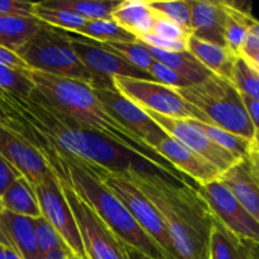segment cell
<instances>
[{
    "mask_svg": "<svg viewBox=\"0 0 259 259\" xmlns=\"http://www.w3.org/2000/svg\"><path fill=\"white\" fill-rule=\"evenodd\" d=\"M0 106L27 121L56 151L89 166L118 175L139 174L174 177L134 152L50 108L33 91L28 98L0 93Z\"/></svg>",
    "mask_w": 259,
    "mask_h": 259,
    "instance_id": "6da1fadb",
    "label": "cell"
},
{
    "mask_svg": "<svg viewBox=\"0 0 259 259\" xmlns=\"http://www.w3.org/2000/svg\"><path fill=\"white\" fill-rule=\"evenodd\" d=\"M147 199L163 222L175 259H209L214 215L192 185L175 177L124 175Z\"/></svg>",
    "mask_w": 259,
    "mask_h": 259,
    "instance_id": "7a4b0ae2",
    "label": "cell"
},
{
    "mask_svg": "<svg viewBox=\"0 0 259 259\" xmlns=\"http://www.w3.org/2000/svg\"><path fill=\"white\" fill-rule=\"evenodd\" d=\"M29 77L34 85L33 93L50 108L68 116L80 125L110 139L114 143L134 152L143 159L187 184L184 175L180 174L168 161L143 143L136 134L108 113L90 83L32 70H29Z\"/></svg>",
    "mask_w": 259,
    "mask_h": 259,
    "instance_id": "3957f363",
    "label": "cell"
},
{
    "mask_svg": "<svg viewBox=\"0 0 259 259\" xmlns=\"http://www.w3.org/2000/svg\"><path fill=\"white\" fill-rule=\"evenodd\" d=\"M58 180L67 182L72 191L103 220L104 224L128 247L153 259H171L153 239L148 237L132 218L120 200L106 189L105 185L85 166L73 157L51 151L45 157Z\"/></svg>",
    "mask_w": 259,
    "mask_h": 259,
    "instance_id": "277c9868",
    "label": "cell"
},
{
    "mask_svg": "<svg viewBox=\"0 0 259 259\" xmlns=\"http://www.w3.org/2000/svg\"><path fill=\"white\" fill-rule=\"evenodd\" d=\"M175 90L185 101L196 108L210 125L248 141L258 139V129L245 113L239 91L227 78L211 73L202 82Z\"/></svg>",
    "mask_w": 259,
    "mask_h": 259,
    "instance_id": "5b68a950",
    "label": "cell"
},
{
    "mask_svg": "<svg viewBox=\"0 0 259 259\" xmlns=\"http://www.w3.org/2000/svg\"><path fill=\"white\" fill-rule=\"evenodd\" d=\"M15 55L32 71L86 81L90 85L95 81L76 56L70 38L62 29L48 24H43Z\"/></svg>",
    "mask_w": 259,
    "mask_h": 259,
    "instance_id": "8992f818",
    "label": "cell"
},
{
    "mask_svg": "<svg viewBox=\"0 0 259 259\" xmlns=\"http://www.w3.org/2000/svg\"><path fill=\"white\" fill-rule=\"evenodd\" d=\"M85 166L105 185L106 189L110 190L120 200L121 204L126 207L129 214L142 228V230L151 239H153L169 258L175 259L174 248L168 233L151 201L124 175L111 174L105 169L89 166L86 163Z\"/></svg>",
    "mask_w": 259,
    "mask_h": 259,
    "instance_id": "52a82bcc",
    "label": "cell"
},
{
    "mask_svg": "<svg viewBox=\"0 0 259 259\" xmlns=\"http://www.w3.org/2000/svg\"><path fill=\"white\" fill-rule=\"evenodd\" d=\"M114 88L139 108L175 119H191L209 124L207 119L177 94L174 88L156 81L129 77H113Z\"/></svg>",
    "mask_w": 259,
    "mask_h": 259,
    "instance_id": "ba28073f",
    "label": "cell"
},
{
    "mask_svg": "<svg viewBox=\"0 0 259 259\" xmlns=\"http://www.w3.org/2000/svg\"><path fill=\"white\" fill-rule=\"evenodd\" d=\"M58 184L75 218L86 258L129 259L125 244L104 224L103 220L90 209V206H88L72 191L67 182L58 180Z\"/></svg>",
    "mask_w": 259,
    "mask_h": 259,
    "instance_id": "9c48e42d",
    "label": "cell"
},
{
    "mask_svg": "<svg viewBox=\"0 0 259 259\" xmlns=\"http://www.w3.org/2000/svg\"><path fill=\"white\" fill-rule=\"evenodd\" d=\"M70 38L71 46L83 67L94 76L91 88L114 86L113 77H129L137 80L154 81L148 72L133 67L114 53L109 52L96 40L89 39L77 33L63 30Z\"/></svg>",
    "mask_w": 259,
    "mask_h": 259,
    "instance_id": "30bf717a",
    "label": "cell"
},
{
    "mask_svg": "<svg viewBox=\"0 0 259 259\" xmlns=\"http://www.w3.org/2000/svg\"><path fill=\"white\" fill-rule=\"evenodd\" d=\"M42 217L61 235L65 244L78 259H88L80 232L70 205L66 201L57 177L52 176L40 184L32 185Z\"/></svg>",
    "mask_w": 259,
    "mask_h": 259,
    "instance_id": "8fae6325",
    "label": "cell"
},
{
    "mask_svg": "<svg viewBox=\"0 0 259 259\" xmlns=\"http://www.w3.org/2000/svg\"><path fill=\"white\" fill-rule=\"evenodd\" d=\"M143 110L167 136L174 138L190 151L201 156L222 172L229 168L239 159L215 144L191 119L168 118V116L159 115L148 109H143Z\"/></svg>",
    "mask_w": 259,
    "mask_h": 259,
    "instance_id": "7c38bea8",
    "label": "cell"
},
{
    "mask_svg": "<svg viewBox=\"0 0 259 259\" xmlns=\"http://www.w3.org/2000/svg\"><path fill=\"white\" fill-rule=\"evenodd\" d=\"M196 190L206 201L212 215L238 237L259 242V222L235 199L232 192L218 180L196 185Z\"/></svg>",
    "mask_w": 259,
    "mask_h": 259,
    "instance_id": "4fadbf2b",
    "label": "cell"
},
{
    "mask_svg": "<svg viewBox=\"0 0 259 259\" xmlns=\"http://www.w3.org/2000/svg\"><path fill=\"white\" fill-rule=\"evenodd\" d=\"M93 89L108 113L152 149L156 151V147L167 138V134L147 115L143 109L121 95L114 86Z\"/></svg>",
    "mask_w": 259,
    "mask_h": 259,
    "instance_id": "5bb4252c",
    "label": "cell"
},
{
    "mask_svg": "<svg viewBox=\"0 0 259 259\" xmlns=\"http://www.w3.org/2000/svg\"><path fill=\"white\" fill-rule=\"evenodd\" d=\"M0 156L9 162L30 185L55 176L45 158L18 132L0 124Z\"/></svg>",
    "mask_w": 259,
    "mask_h": 259,
    "instance_id": "9a60e30c",
    "label": "cell"
},
{
    "mask_svg": "<svg viewBox=\"0 0 259 259\" xmlns=\"http://www.w3.org/2000/svg\"><path fill=\"white\" fill-rule=\"evenodd\" d=\"M258 143L247 156L238 159L233 166L222 172L218 181L222 182L233 196L259 222V166Z\"/></svg>",
    "mask_w": 259,
    "mask_h": 259,
    "instance_id": "2e32d148",
    "label": "cell"
},
{
    "mask_svg": "<svg viewBox=\"0 0 259 259\" xmlns=\"http://www.w3.org/2000/svg\"><path fill=\"white\" fill-rule=\"evenodd\" d=\"M156 152L166 161H168L180 174L194 179L197 185H205L215 181L222 174V171L214 164L195 152L187 149L168 136L156 147Z\"/></svg>",
    "mask_w": 259,
    "mask_h": 259,
    "instance_id": "e0dca14e",
    "label": "cell"
},
{
    "mask_svg": "<svg viewBox=\"0 0 259 259\" xmlns=\"http://www.w3.org/2000/svg\"><path fill=\"white\" fill-rule=\"evenodd\" d=\"M0 245L17 253L22 259H43L38 247L32 218L0 211Z\"/></svg>",
    "mask_w": 259,
    "mask_h": 259,
    "instance_id": "ac0fdd59",
    "label": "cell"
},
{
    "mask_svg": "<svg viewBox=\"0 0 259 259\" xmlns=\"http://www.w3.org/2000/svg\"><path fill=\"white\" fill-rule=\"evenodd\" d=\"M190 5L191 35L206 42L224 46V29L227 19L224 2L194 0L190 2Z\"/></svg>",
    "mask_w": 259,
    "mask_h": 259,
    "instance_id": "d6986e66",
    "label": "cell"
},
{
    "mask_svg": "<svg viewBox=\"0 0 259 259\" xmlns=\"http://www.w3.org/2000/svg\"><path fill=\"white\" fill-rule=\"evenodd\" d=\"M258 243L238 237L214 217L209 242V259L258 258Z\"/></svg>",
    "mask_w": 259,
    "mask_h": 259,
    "instance_id": "ffe728a7",
    "label": "cell"
},
{
    "mask_svg": "<svg viewBox=\"0 0 259 259\" xmlns=\"http://www.w3.org/2000/svg\"><path fill=\"white\" fill-rule=\"evenodd\" d=\"M111 19L138 38L152 33L156 13L144 0H124L119 2L111 13Z\"/></svg>",
    "mask_w": 259,
    "mask_h": 259,
    "instance_id": "44dd1931",
    "label": "cell"
},
{
    "mask_svg": "<svg viewBox=\"0 0 259 259\" xmlns=\"http://www.w3.org/2000/svg\"><path fill=\"white\" fill-rule=\"evenodd\" d=\"M186 46L187 51L212 75L229 80L233 65L238 56L233 55L224 46L206 42L194 35H190Z\"/></svg>",
    "mask_w": 259,
    "mask_h": 259,
    "instance_id": "7402d4cb",
    "label": "cell"
},
{
    "mask_svg": "<svg viewBox=\"0 0 259 259\" xmlns=\"http://www.w3.org/2000/svg\"><path fill=\"white\" fill-rule=\"evenodd\" d=\"M144 47L148 50L149 55L152 56L154 61L172 68L175 72L179 73L190 85H196V83L202 82L205 78L211 75V72L205 66H202L189 51H184V52H163V51L147 47V46H144Z\"/></svg>",
    "mask_w": 259,
    "mask_h": 259,
    "instance_id": "603a6c76",
    "label": "cell"
},
{
    "mask_svg": "<svg viewBox=\"0 0 259 259\" xmlns=\"http://www.w3.org/2000/svg\"><path fill=\"white\" fill-rule=\"evenodd\" d=\"M42 23L37 18H23L0 14V46L17 52L38 30Z\"/></svg>",
    "mask_w": 259,
    "mask_h": 259,
    "instance_id": "cb8c5ba5",
    "label": "cell"
},
{
    "mask_svg": "<svg viewBox=\"0 0 259 259\" xmlns=\"http://www.w3.org/2000/svg\"><path fill=\"white\" fill-rule=\"evenodd\" d=\"M0 201H2L3 210H8L13 214L32 218V219L42 217L32 185L23 176L18 177L8 187L7 191L0 197Z\"/></svg>",
    "mask_w": 259,
    "mask_h": 259,
    "instance_id": "d4e9b609",
    "label": "cell"
},
{
    "mask_svg": "<svg viewBox=\"0 0 259 259\" xmlns=\"http://www.w3.org/2000/svg\"><path fill=\"white\" fill-rule=\"evenodd\" d=\"M225 14V29H224V46L233 53L239 55L244 38L248 29L252 27L257 20L250 15L247 10L240 9L237 3L224 2Z\"/></svg>",
    "mask_w": 259,
    "mask_h": 259,
    "instance_id": "484cf974",
    "label": "cell"
},
{
    "mask_svg": "<svg viewBox=\"0 0 259 259\" xmlns=\"http://www.w3.org/2000/svg\"><path fill=\"white\" fill-rule=\"evenodd\" d=\"M50 9L67 10L88 20H113L111 13L119 2L110 0H46L39 3Z\"/></svg>",
    "mask_w": 259,
    "mask_h": 259,
    "instance_id": "4316f807",
    "label": "cell"
},
{
    "mask_svg": "<svg viewBox=\"0 0 259 259\" xmlns=\"http://www.w3.org/2000/svg\"><path fill=\"white\" fill-rule=\"evenodd\" d=\"M194 121L215 144H218V146L222 147L223 149H225L227 152L232 153L233 156H235L237 158H242V157L247 156V154L249 153L250 149H252V147L254 146L255 143H258V139L248 141V139L243 138V137L233 134L230 133V132L224 131V129L218 128V126L201 123V121L197 120Z\"/></svg>",
    "mask_w": 259,
    "mask_h": 259,
    "instance_id": "83f0119b",
    "label": "cell"
},
{
    "mask_svg": "<svg viewBox=\"0 0 259 259\" xmlns=\"http://www.w3.org/2000/svg\"><path fill=\"white\" fill-rule=\"evenodd\" d=\"M77 34L96 42H137L133 34L114 20H88Z\"/></svg>",
    "mask_w": 259,
    "mask_h": 259,
    "instance_id": "f1b7e54d",
    "label": "cell"
},
{
    "mask_svg": "<svg viewBox=\"0 0 259 259\" xmlns=\"http://www.w3.org/2000/svg\"><path fill=\"white\" fill-rule=\"evenodd\" d=\"M100 45L106 51L114 53L126 63L144 72H148L154 62L148 50L139 42H103Z\"/></svg>",
    "mask_w": 259,
    "mask_h": 259,
    "instance_id": "f546056e",
    "label": "cell"
},
{
    "mask_svg": "<svg viewBox=\"0 0 259 259\" xmlns=\"http://www.w3.org/2000/svg\"><path fill=\"white\" fill-rule=\"evenodd\" d=\"M34 17L45 24L51 25V27L73 33H77L88 22V19L80 17V15L73 14L67 10L45 8L39 3H35Z\"/></svg>",
    "mask_w": 259,
    "mask_h": 259,
    "instance_id": "4dcf8cb0",
    "label": "cell"
},
{
    "mask_svg": "<svg viewBox=\"0 0 259 259\" xmlns=\"http://www.w3.org/2000/svg\"><path fill=\"white\" fill-rule=\"evenodd\" d=\"M229 81L240 94L259 100V71L250 67L240 57L235 58Z\"/></svg>",
    "mask_w": 259,
    "mask_h": 259,
    "instance_id": "1f68e13d",
    "label": "cell"
},
{
    "mask_svg": "<svg viewBox=\"0 0 259 259\" xmlns=\"http://www.w3.org/2000/svg\"><path fill=\"white\" fill-rule=\"evenodd\" d=\"M33 90L34 85L29 77V70H13L0 63V93L28 98Z\"/></svg>",
    "mask_w": 259,
    "mask_h": 259,
    "instance_id": "d6a6232c",
    "label": "cell"
},
{
    "mask_svg": "<svg viewBox=\"0 0 259 259\" xmlns=\"http://www.w3.org/2000/svg\"><path fill=\"white\" fill-rule=\"evenodd\" d=\"M154 13L177 23L185 29L190 30L191 25V5L186 0H164V2H148Z\"/></svg>",
    "mask_w": 259,
    "mask_h": 259,
    "instance_id": "836d02e7",
    "label": "cell"
},
{
    "mask_svg": "<svg viewBox=\"0 0 259 259\" xmlns=\"http://www.w3.org/2000/svg\"><path fill=\"white\" fill-rule=\"evenodd\" d=\"M33 227H34L35 230L38 247H39L40 253L43 255L57 249H68L61 235L56 232L55 228L43 217L34 218L33 219Z\"/></svg>",
    "mask_w": 259,
    "mask_h": 259,
    "instance_id": "e575fe53",
    "label": "cell"
},
{
    "mask_svg": "<svg viewBox=\"0 0 259 259\" xmlns=\"http://www.w3.org/2000/svg\"><path fill=\"white\" fill-rule=\"evenodd\" d=\"M152 34L157 35L162 39L172 40V42H187L189 37L191 35V32L156 13Z\"/></svg>",
    "mask_w": 259,
    "mask_h": 259,
    "instance_id": "d590c367",
    "label": "cell"
},
{
    "mask_svg": "<svg viewBox=\"0 0 259 259\" xmlns=\"http://www.w3.org/2000/svg\"><path fill=\"white\" fill-rule=\"evenodd\" d=\"M242 60H244L248 65L254 70L259 71V24L254 23L248 29L247 35L244 38L242 47H240L239 55Z\"/></svg>",
    "mask_w": 259,
    "mask_h": 259,
    "instance_id": "8d00e7d4",
    "label": "cell"
},
{
    "mask_svg": "<svg viewBox=\"0 0 259 259\" xmlns=\"http://www.w3.org/2000/svg\"><path fill=\"white\" fill-rule=\"evenodd\" d=\"M148 73L152 76V78H153L156 82L164 86H168V88L180 89L190 86V83L187 82V81H185L179 73L175 72L172 68L157 62V61H154L153 65L151 66Z\"/></svg>",
    "mask_w": 259,
    "mask_h": 259,
    "instance_id": "74e56055",
    "label": "cell"
},
{
    "mask_svg": "<svg viewBox=\"0 0 259 259\" xmlns=\"http://www.w3.org/2000/svg\"><path fill=\"white\" fill-rule=\"evenodd\" d=\"M35 3L25 0H0V14L14 15V17L35 18Z\"/></svg>",
    "mask_w": 259,
    "mask_h": 259,
    "instance_id": "f35d334b",
    "label": "cell"
},
{
    "mask_svg": "<svg viewBox=\"0 0 259 259\" xmlns=\"http://www.w3.org/2000/svg\"><path fill=\"white\" fill-rule=\"evenodd\" d=\"M137 42L142 43V45L147 46V47L163 51V52H184V51H187V42H172V40L162 39V38L157 37V35L152 34V33L138 38Z\"/></svg>",
    "mask_w": 259,
    "mask_h": 259,
    "instance_id": "ab89813d",
    "label": "cell"
},
{
    "mask_svg": "<svg viewBox=\"0 0 259 259\" xmlns=\"http://www.w3.org/2000/svg\"><path fill=\"white\" fill-rule=\"evenodd\" d=\"M22 175L0 156V197L8 190V187Z\"/></svg>",
    "mask_w": 259,
    "mask_h": 259,
    "instance_id": "60d3db41",
    "label": "cell"
},
{
    "mask_svg": "<svg viewBox=\"0 0 259 259\" xmlns=\"http://www.w3.org/2000/svg\"><path fill=\"white\" fill-rule=\"evenodd\" d=\"M0 63L7 67L13 68V70H18V71H27L29 70L28 66L15 55L14 52L12 51L7 50L5 47L0 46Z\"/></svg>",
    "mask_w": 259,
    "mask_h": 259,
    "instance_id": "b9f144b4",
    "label": "cell"
},
{
    "mask_svg": "<svg viewBox=\"0 0 259 259\" xmlns=\"http://www.w3.org/2000/svg\"><path fill=\"white\" fill-rule=\"evenodd\" d=\"M240 98H242V103H243V106H244V109H245V113H247V115L249 116V119H250V121L253 123V125L258 129L259 100L250 98V96H248V95H244V94H240Z\"/></svg>",
    "mask_w": 259,
    "mask_h": 259,
    "instance_id": "7bdbcfd3",
    "label": "cell"
},
{
    "mask_svg": "<svg viewBox=\"0 0 259 259\" xmlns=\"http://www.w3.org/2000/svg\"><path fill=\"white\" fill-rule=\"evenodd\" d=\"M73 254L68 249H57L48 253L43 259H72Z\"/></svg>",
    "mask_w": 259,
    "mask_h": 259,
    "instance_id": "ee69618b",
    "label": "cell"
},
{
    "mask_svg": "<svg viewBox=\"0 0 259 259\" xmlns=\"http://www.w3.org/2000/svg\"><path fill=\"white\" fill-rule=\"evenodd\" d=\"M125 248H126V253H128V255H129V259H153V258H149V257H147V255L142 254V253H139L138 250H136L134 248H132V247H128L126 244H125Z\"/></svg>",
    "mask_w": 259,
    "mask_h": 259,
    "instance_id": "f6af8a7d",
    "label": "cell"
},
{
    "mask_svg": "<svg viewBox=\"0 0 259 259\" xmlns=\"http://www.w3.org/2000/svg\"><path fill=\"white\" fill-rule=\"evenodd\" d=\"M0 124H4V125H8V124H9V119H8V115L5 114L4 109H3L2 106H0Z\"/></svg>",
    "mask_w": 259,
    "mask_h": 259,
    "instance_id": "bcb514c9",
    "label": "cell"
},
{
    "mask_svg": "<svg viewBox=\"0 0 259 259\" xmlns=\"http://www.w3.org/2000/svg\"><path fill=\"white\" fill-rule=\"evenodd\" d=\"M5 258H7V259H22L19 257V255L17 254V253H14L13 250L8 249V248H5Z\"/></svg>",
    "mask_w": 259,
    "mask_h": 259,
    "instance_id": "7dc6e473",
    "label": "cell"
},
{
    "mask_svg": "<svg viewBox=\"0 0 259 259\" xmlns=\"http://www.w3.org/2000/svg\"><path fill=\"white\" fill-rule=\"evenodd\" d=\"M0 259H7L5 258V248L0 245Z\"/></svg>",
    "mask_w": 259,
    "mask_h": 259,
    "instance_id": "c3c4849f",
    "label": "cell"
},
{
    "mask_svg": "<svg viewBox=\"0 0 259 259\" xmlns=\"http://www.w3.org/2000/svg\"><path fill=\"white\" fill-rule=\"evenodd\" d=\"M3 210V205H2V201H0V211Z\"/></svg>",
    "mask_w": 259,
    "mask_h": 259,
    "instance_id": "681fc988",
    "label": "cell"
},
{
    "mask_svg": "<svg viewBox=\"0 0 259 259\" xmlns=\"http://www.w3.org/2000/svg\"><path fill=\"white\" fill-rule=\"evenodd\" d=\"M72 259H78V258H76V257H73V258H72Z\"/></svg>",
    "mask_w": 259,
    "mask_h": 259,
    "instance_id": "f907efd6",
    "label": "cell"
},
{
    "mask_svg": "<svg viewBox=\"0 0 259 259\" xmlns=\"http://www.w3.org/2000/svg\"><path fill=\"white\" fill-rule=\"evenodd\" d=\"M254 259H258V258H254Z\"/></svg>",
    "mask_w": 259,
    "mask_h": 259,
    "instance_id": "816d5d0a",
    "label": "cell"
}]
</instances>
